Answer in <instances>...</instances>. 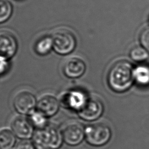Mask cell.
<instances>
[{
	"mask_svg": "<svg viewBox=\"0 0 149 149\" xmlns=\"http://www.w3.org/2000/svg\"><path fill=\"white\" fill-rule=\"evenodd\" d=\"M133 70L132 64L127 61H120L114 63L107 75L110 88L116 93H123L130 88L134 81Z\"/></svg>",
	"mask_w": 149,
	"mask_h": 149,
	"instance_id": "obj_1",
	"label": "cell"
},
{
	"mask_svg": "<svg viewBox=\"0 0 149 149\" xmlns=\"http://www.w3.org/2000/svg\"><path fill=\"white\" fill-rule=\"evenodd\" d=\"M32 140L36 149H59L63 143L61 130L51 125L36 129Z\"/></svg>",
	"mask_w": 149,
	"mask_h": 149,
	"instance_id": "obj_2",
	"label": "cell"
},
{
	"mask_svg": "<svg viewBox=\"0 0 149 149\" xmlns=\"http://www.w3.org/2000/svg\"><path fill=\"white\" fill-rule=\"evenodd\" d=\"M85 140L89 145L101 147L106 144L111 137L109 127L102 123H92L84 127Z\"/></svg>",
	"mask_w": 149,
	"mask_h": 149,
	"instance_id": "obj_3",
	"label": "cell"
},
{
	"mask_svg": "<svg viewBox=\"0 0 149 149\" xmlns=\"http://www.w3.org/2000/svg\"><path fill=\"white\" fill-rule=\"evenodd\" d=\"M53 49L58 54L68 55L73 51L76 41L74 35L67 29H58L52 35Z\"/></svg>",
	"mask_w": 149,
	"mask_h": 149,
	"instance_id": "obj_4",
	"label": "cell"
},
{
	"mask_svg": "<svg viewBox=\"0 0 149 149\" xmlns=\"http://www.w3.org/2000/svg\"><path fill=\"white\" fill-rule=\"evenodd\" d=\"M89 97L83 90L75 88L65 92L59 100L61 106L77 113L84 107Z\"/></svg>",
	"mask_w": 149,
	"mask_h": 149,
	"instance_id": "obj_5",
	"label": "cell"
},
{
	"mask_svg": "<svg viewBox=\"0 0 149 149\" xmlns=\"http://www.w3.org/2000/svg\"><path fill=\"white\" fill-rule=\"evenodd\" d=\"M37 101L32 93L22 90L14 97L13 106L16 112L20 115H30L36 109Z\"/></svg>",
	"mask_w": 149,
	"mask_h": 149,
	"instance_id": "obj_6",
	"label": "cell"
},
{
	"mask_svg": "<svg viewBox=\"0 0 149 149\" xmlns=\"http://www.w3.org/2000/svg\"><path fill=\"white\" fill-rule=\"evenodd\" d=\"M104 112V104L98 97H90L84 107L77 114L79 118L87 122L99 119Z\"/></svg>",
	"mask_w": 149,
	"mask_h": 149,
	"instance_id": "obj_7",
	"label": "cell"
},
{
	"mask_svg": "<svg viewBox=\"0 0 149 149\" xmlns=\"http://www.w3.org/2000/svg\"><path fill=\"white\" fill-rule=\"evenodd\" d=\"M10 129L15 136L22 140H29L32 139L35 132L34 127L29 118L20 115L12 119Z\"/></svg>",
	"mask_w": 149,
	"mask_h": 149,
	"instance_id": "obj_8",
	"label": "cell"
},
{
	"mask_svg": "<svg viewBox=\"0 0 149 149\" xmlns=\"http://www.w3.org/2000/svg\"><path fill=\"white\" fill-rule=\"evenodd\" d=\"M61 132L63 141L69 146H77L85 140L84 127L78 123L67 125Z\"/></svg>",
	"mask_w": 149,
	"mask_h": 149,
	"instance_id": "obj_9",
	"label": "cell"
},
{
	"mask_svg": "<svg viewBox=\"0 0 149 149\" xmlns=\"http://www.w3.org/2000/svg\"><path fill=\"white\" fill-rule=\"evenodd\" d=\"M86 65L85 62L78 57L68 58L63 64L62 71L64 75L69 79H78L85 73Z\"/></svg>",
	"mask_w": 149,
	"mask_h": 149,
	"instance_id": "obj_10",
	"label": "cell"
},
{
	"mask_svg": "<svg viewBox=\"0 0 149 149\" xmlns=\"http://www.w3.org/2000/svg\"><path fill=\"white\" fill-rule=\"evenodd\" d=\"M17 49V42L10 32L0 31V55L9 59L15 55Z\"/></svg>",
	"mask_w": 149,
	"mask_h": 149,
	"instance_id": "obj_11",
	"label": "cell"
},
{
	"mask_svg": "<svg viewBox=\"0 0 149 149\" xmlns=\"http://www.w3.org/2000/svg\"><path fill=\"white\" fill-rule=\"evenodd\" d=\"M59 100L55 96L46 94L39 98L37 101V108L48 118L55 115L60 108Z\"/></svg>",
	"mask_w": 149,
	"mask_h": 149,
	"instance_id": "obj_12",
	"label": "cell"
},
{
	"mask_svg": "<svg viewBox=\"0 0 149 149\" xmlns=\"http://www.w3.org/2000/svg\"><path fill=\"white\" fill-rule=\"evenodd\" d=\"M134 81L141 86H149V65L141 63L133 68Z\"/></svg>",
	"mask_w": 149,
	"mask_h": 149,
	"instance_id": "obj_13",
	"label": "cell"
},
{
	"mask_svg": "<svg viewBox=\"0 0 149 149\" xmlns=\"http://www.w3.org/2000/svg\"><path fill=\"white\" fill-rule=\"evenodd\" d=\"M16 137L8 128L0 130V149H13L15 146Z\"/></svg>",
	"mask_w": 149,
	"mask_h": 149,
	"instance_id": "obj_14",
	"label": "cell"
},
{
	"mask_svg": "<svg viewBox=\"0 0 149 149\" xmlns=\"http://www.w3.org/2000/svg\"><path fill=\"white\" fill-rule=\"evenodd\" d=\"M53 48V42L52 37L46 36L40 38L36 43L34 50L39 55H45L48 54Z\"/></svg>",
	"mask_w": 149,
	"mask_h": 149,
	"instance_id": "obj_15",
	"label": "cell"
},
{
	"mask_svg": "<svg viewBox=\"0 0 149 149\" xmlns=\"http://www.w3.org/2000/svg\"><path fill=\"white\" fill-rule=\"evenodd\" d=\"M29 119L34 128L36 129H41L48 126V118L42 112L36 109L30 115Z\"/></svg>",
	"mask_w": 149,
	"mask_h": 149,
	"instance_id": "obj_16",
	"label": "cell"
},
{
	"mask_svg": "<svg viewBox=\"0 0 149 149\" xmlns=\"http://www.w3.org/2000/svg\"><path fill=\"white\" fill-rule=\"evenodd\" d=\"M129 55L130 58L137 62H144L149 57V52L141 45L132 48Z\"/></svg>",
	"mask_w": 149,
	"mask_h": 149,
	"instance_id": "obj_17",
	"label": "cell"
},
{
	"mask_svg": "<svg viewBox=\"0 0 149 149\" xmlns=\"http://www.w3.org/2000/svg\"><path fill=\"white\" fill-rule=\"evenodd\" d=\"M12 13V6L7 0H0V23L9 19Z\"/></svg>",
	"mask_w": 149,
	"mask_h": 149,
	"instance_id": "obj_18",
	"label": "cell"
},
{
	"mask_svg": "<svg viewBox=\"0 0 149 149\" xmlns=\"http://www.w3.org/2000/svg\"><path fill=\"white\" fill-rule=\"evenodd\" d=\"M139 41L141 46L149 52V27L144 29L140 34Z\"/></svg>",
	"mask_w": 149,
	"mask_h": 149,
	"instance_id": "obj_19",
	"label": "cell"
},
{
	"mask_svg": "<svg viewBox=\"0 0 149 149\" xmlns=\"http://www.w3.org/2000/svg\"><path fill=\"white\" fill-rule=\"evenodd\" d=\"M9 59L0 55V76L5 74L9 70Z\"/></svg>",
	"mask_w": 149,
	"mask_h": 149,
	"instance_id": "obj_20",
	"label": "cell"
},
{
	"mask_svg": "<svg viewBox=\"0 0 149 149\" xmlns=\"http://www.w3.org/2000/svg\"><path fill=\"white\" fill-rule=\"evenodd\" d=\"M15 149H36L33 142L29 140H22L15 147Z\"/></svg>",
	"mask_w": 149,
	"mask_h": 149,
	"instance_id": "obj_21",
	"label": "cell"
}]
</instances>
